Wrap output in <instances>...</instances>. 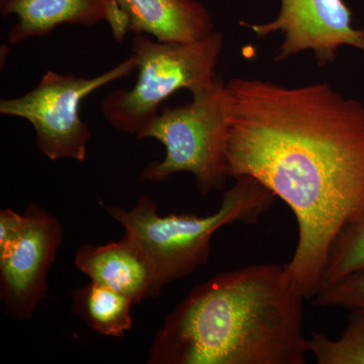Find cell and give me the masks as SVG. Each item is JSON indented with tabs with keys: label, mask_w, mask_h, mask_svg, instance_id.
<instances>
[{
	"label": "cell",
	"mask_w": 364,
	"mask_h": 364,
	"mask_svg": "<svg viewBox=\"0 0 364 364\" xmlns=\"http://www.w3.org/2000/svg\"><path fill=\"white\" fill-rule=\"evenodd\" d=\"M226 85L228 176L252 177L293 210L298 243L284 268L313 299L335 239L364 208V107L327 82Z\"/></svg>",
	"instance_id": "cell-1"
},
{
	"label": "cell",
	"mask_w": 364,
	"mask_h": 364,
	"mask_svg": "<svg viewBox=\"0 0 364 364\" xmlns=\"http://www.w3.org/2000/svg\"><path fill=\"white\" fill-rule=\"evenodd\" d=\"M303 296L284 267L249 265L196 287L168 314L150 364H304Z\"/></svg>",
	"instance_id": "cell-2"
},
{
	"label": "cell",
	"mask_w": 364,
	"mask_h": 364,
	"mask_svg": "<svg viewBox=\"0 0 364 364\" xmlns=\"http://www.w3.org/2000/svg\"><path fill=\"white\" fill-rule=\"evenodd\" d=\"M235 181L223 196L219 208L205 217H162L156 203L144 195L131 210L112 205L107 212L149 256L163 289L207 264L210 242L218 230L234 223H256L277 198L252 177H237Z\"/></svg>",
	"instance_id": "cell-3"
},
{
	"label": "cell",
	"mask_w": 364,
	"mask_h": 364,
	"mask_svg": "<svg viewBox=\"0 0 364 364\" xmlns=\"http://www.w3.org/2000/svg\"><path fill=\"white\" fill-rule=\"evenodd\" d=\"M224 47V35L210 33L193 43L161 42L135 35L132 56L136 60V85L116 90L104 98L100 112L112 128L139 135L159 114V107L173 93L188 90L191 95L208 87Z\"/></svg>",
	"instance_id": "cell-4"
},
{
	"label": "cell",
	"mask_w": 364,
	"mask_h": 364,
	"mask_svg": "<svg viewBox=\"0 0 364 364\" xmlns=\"http://www.w3.org/2000/svg\"><path fill=\"white\" fill-rule=\"evenodd\" d=\"M227 83L217 75L208 87L193 95V102L165 107L136 139H154L165 157L141 172V181L164 182L177 173L193 174L203 196L224 188L228 177L229 102Z\"/></svg>",
	"instance_id": "cell-5"
},
{
	"label": "cell",
	"mask_w": 364,
	"mask_h": 364,
	"mask_svg": "<svg viewBox=\"0 0 364 364\" xmlns=\"http://www.w3.org/2000/svg\"><path fill=\"white\" fill-rule=\"evenodd\" d=\"M136 69L133 56L93 78L46 72L39 83L21 97L0 102V114L32 124L38 150L51 161H85L91 133L80 117L85 98L104 86L128 77Z\"/></svg>",
	"instance_id": "cell-6"
},
{
	"label": "cell",
	"mask_w": 364,
	"mask_h": 364,
	"mask_svg": "<svg viewBox=\"0 0 364 364\" xmlns=\"http://www.w3.org/2000/svg\"><path fill=\"white\" fill-rule=\"evenodd\" d=\"M20 236L0 254V299L14 318L32 317L46 296L47 275L62 243V225L38 205L26 208Z\"/></svg>",
	"instance_id": "cell-7"
},
{
	"label": "cell",
	"mask_w": 364,
	"mask_h": 364,
	"mask_svg": "<svg viewBox=\"0 0 364 364\" xmlns=\"http://www.w3.org/2000/svg\"><path fill=\"white\" fill-rule=\"evenodd\" d=\"M259 38L270 33H284L277 61H284L303 51H313L318 64L324 67L336 59L341 46L364 52V28L351 25V11L343 0H280V11L274 21L261 25L242 21Z\"/></svg>",
	"instance_id": "cell-8"
},
{
	"label": "cell",
	"mask_w": 364,
	"mask_h": 364,
	"mask_svg": "<svg viewBox=\"0 0 364 364\" xmlns=\"http://www.w3.org/2000/svg\"><path fill=\"white\" fill-rule=\"evenodd\" d=\"M0 14L16 16L7 33L11 46L46 37L64 23L93 28L105 21L116 38L124 37L130 26L116 0H0Z\"/></svg>",
	"instance_id": "cell-9"
},
{
	"label": "cell",
	"mask_w": 364,
	"mask_h": 364,
	"mask_svg": "<svg viewBox=\"0 0 364 364\" xmlns=\"http://www.w3.org/2000/svg\"><path fill=\"white\" fill-rule=\"evenodd\" d=\"M74 264L91 282L130 296L135 305L156 298L162 289L149 256L126 233L107 245L81 246Z\"/></svg>",
	"instance_id": "cell-10"
},
{
	"label": "cell",
	"mask_w": 364,
	"mask_h": 364,
	"mask_svg": "<svg viewBox=\"0 0 364 364\" xmlns=\"http://www.w3.org/2000/svg\"><path fill=\"white\" fill-rule=\"evenodd\" d=\"M130 18V33L170 43H193L215 32L208 9L196 0H116Z\"/></svg>",
	"instance_id": "cell-11"
},
{
	"label": "cell",
	"mask_w": 364,
	"mask_h": 364,
	"mask_svg": "<svg viewBox=\"0 0 364 364\" xmlns=\"http://www.w3.org/2000/svg\"><path fill=\"white\" fill-rule=\"evenodd\" d=\"M74 312L102 336L123 337L133 325V299L111 287L90 282L73 294Z\"/></svg>",
	"instance_id": "cell-12"
},
{
	"label": "cell",
	"mask_w": 364,
	"mask_h": 364,
	"mask_svg": "<svg viewBox=\"0 0 364 364\" xmlns=\"http://www.w3.org/2000/svg\"><path fill=\"white\" fill-rule=\"evenodd\" d=\"M353 312L338 339L322 333H313L308 339L309 353L318 364H364V308Z\"/></svg>",
	"instance_id": "cell-13"
},
{
	"label": "cell",
	"mask_w": 364,
	"mask_h": 364,
	"mask_svg": "<svg viewBox=\"0 0 364 364\" xmlns=\"http://www.w3.org/2000/svg\"><path fill=\"white\" fill-rule=\"evenodd\" d=\"M361 272H364V208L335 239L326 260L322 287Z\"/></svg>",
	"instance_id": "cell-14"
},
{
	"label": "cell",
	"mask_w": 364,
	"mask_h": 364,
	"mask_svg": "<svg viewBox=\"0 0 364 364\" xmlns=\"http://www.w3.org/2000/svg\"><path fill=\"white\" fill-rule=\"evenodd\" d=\"M313 304L351 310L364 308V272L325 284L313 299Z\"/></svg>",
	"instance_id": "cell-15"
},
{
	"label": "cell",
	"mask_w": 364,
	"mask_h": 364,
	"mask_svg": "<svg viewBox=\"0 0 364 364\" xmlns=\"http://www.w3.org/2000/svg\"><path fill=\"white\" fill-rule=\"evenodd\" d=\"M25 215L6 208L0 212V254L13 246L23 230Z\"/></svg>",
	"instance_id": "cell-16"
},
{
	"label": "cell",
	"mask_w": 364,
	"mask_h": 364,
	"mask_svg": "<svg viewBox=\"0 0 364 364\" xmlns=\"http://www.w3.org/2000/svg\"><path fill=\"white\" fill-rule=\"evenodd\" d=\"M9 43L7 44L1 45V51H0V54H1V69L4 68V64H6V58H7V54L9 53Z\"/></svg>",
	"instance_id": "cell-17"
}]
</instances>
